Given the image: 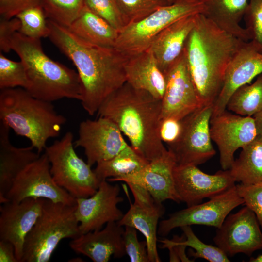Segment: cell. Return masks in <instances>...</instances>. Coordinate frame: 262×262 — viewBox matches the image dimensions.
Here are the masks:
<instances>
[{
	"label": "cell",
	"mask_w": 262,
	"mask_h": 262,
	"mask_svg": "<svg viewBox=\"0 0 262 262\" xmlns=\"http://www.w3.org/2000/svg\"><path fill=\"white\" fill-rule=\"evenodd\" d=\"M131 190L134 201L129 199L130 208L117 222L122 226H130L138 230L144 236L147 245L150 262H160L157 247V231L160 218L165 209L157 203L144 188L131 183H127Z\"/></svg>",
	"instance_id": "ac0fdd59"
},
{
	"label": "cell",
	"mask_w": 262,
	"mask_h": 262,
	"mask_svg": "<svg viewBox=\"0 0 262 262\" xmlns=\"http://www.w3.org/2000/svg\"><path fill=\"white\" fill-rule=\"evenodd\" d=\"M161 109L162 100L126 82L104 101L97 113L114 122L131 147L150 162L167 149L160 136Z\"/></svg>",
	"instance_id": "3957f363"
},
{
	"label": "cell",
	"mask_w": 262,
	"mask_h": 262,
	"mask_svg": "<svg viewBox=\"0 0 262 262\" xmlns=\"http://www.w3.org/2000/svg\"><path fill=\"white\" fill-rule=\"evenodd\" d=\"M244 17L250 41L262 52V0H249Z\"/></svg>",
	"instance_id": "d590c367"
},
{
	"label": "cell",
	"mask_w": 262,
	"mask_h": 262,
	"mask_svg": "<svg viewBox=\"0 0 262 262\" xmlns=\"http://www.w3.org/2000/svg\"><path fill=\"white\" fill-rule=\"evenodd\" d=\"M241 149L229 169L231 175L240 183H262V138L257 136Z\"/></svg>",
	"instance_id": "f1b7e54d"
},
{
	"label": "cell",
	"mask_w": 262,
	"mask_h": 262,
	"mask_svg": "<svg viewBox=\"0 0 262 262\" xmlns=\"http://www.w3.org/2000/svg\"><path fill=\"white\" fill-rule=\"evenodd\" d=\"M115 0L126 25L138 21L160 7L168 5L165 0Z\"/></svg>",
	"instance_id": "836d02e7"
},
{
	"label": "cell",
	"mask_w": 262,
	"mask_h": 262,
	"mask_svg": "<svg viewBox=\"0 0 262 262\" xmlns=\"http://www.w3.org/2000/svg\"><path fill=\"white\" fill-rule=\"evenodd\" d=\"M0 262H19L14 246L10 242L0 240Z\"/></svg>",
	"instance_id": "ee69618b"
},
{
	"label": "cell",
	"mask_w": 262,
	"mask_h": 262,
	"mask_svg": "<svg viewBox=\"0 0 262 262\" xmlns=\"http://www.w3.org/2000/svg\"><path fill=\"white\" fill-rule=\"evenodd\" d=\"M123 243L126 254L131 262H149L147 242L139 241L136 229L130 226H125Z\"/></svg>",
	"instance_id": "74e56055"
},
{
	"label": "cell",
	"mask_w": 262,
	"mask_h": 262,
	"mask_svg": "<svg viewBox=\"0 0 262 262\" xmlns=\"http://www.w3.org/2000/svg\"><path fill=\"white\" fill-rule=\"evenodd\" d=\"M258 219L246 206L229 214L217 228L213 241L228 257L238 253L250 256L262 250V231Z\"/></svg>",
	"instance_id": "7c38bea8"
},
{
	"label": "cell",
	"mask_w": 262,
	"mask_h": 262,
	"mask_svg": "<svg viewBox=\"0 0 262 262\" xmlns=\"http://www.w3.org/2000/svg\"><path fill=\"white\" fill-rule=\"evenodd\" d=\"M202 13L217 26L245 41H250L246 29L240 25L249 0H204Z\"/></svg>",
	"instance_id": "484cf974"
},
{
	"label": "cell",
	"mask_w": 262,
	"mask_h": 262,
	"mask_svg": "<svg viewBox=\"0 0 262 262\" xmlns=\"http://www.w3.org/2000/svg\"><path fill=\"white\" fill-rule=\"evenodd\" d=\"M120 192L118 184L103 180L93 195L76 198L75 215L81 234L100 229L105 224L122 218L124 214L117 206L124 200Z\"/></svg>",
	"instance_id": "e0dca14e"
},
{
	"label": "cell",
	"mask_w": 262,
	"mask_h": 262,
	"mask_svg": "<svg viewBox=\"0 0 262 262\" xmlns=\"http://www.w3.org/2000/svg\"><path fill=\"white\" fill-rule=\"evenodd\" d=\"M258 136L262 138V109L253 116Z\"/></svg>",
	"instance_id": "f6af8a7d"
},
{
	"label": "cell",
	"mask_w": 262,
	"mask_h": 262,
	"mask_svg": "<svg viewBox=\"0 0 262 262\" xmlns=\"http://www.w3.org/2000/svg\"><path fill=\"white\" fill-rule=\"evenodd\" d=\"M20 28L19 19L15 17L10 19H0V49L8 53L12 50L11 41L14 35Z\"/></svg>",
	"instance_id": "ab89813d"
},
{
	"label": "cell",
	"mask_w": 262,
	"mask_h": 262,
	"mask_svg": "<svg viewBox=\"0 0 262 262\" xmlns=\"http://www.w3.org/2000/svg\"><path fill=\"white\" fill-rule=\"evenodd\" d=\"M166 2L168 4H171L173 3H174L175 1H176V0H165Z\"/></svg>",
	"instance_id": "7dc6e473"
},
{
	"label": "cell",
	"mask_w": 262,
	"mask_h": 262,
	"mask_svg": "<svg viewBox=\"0 0 262 262\" xmlns=\"http://www.w3.org/2000/svg\"><path fill=\"white\" fill-rule=\"evenodd\" d=\"M212 140L219 152L223 170L230 169L234 153L253 141L258 136L253 116H246L224 111L211 117L210 125Z\"/></svg>",
	"instance_id": "5bb4252c"
},
{
	"label": "cell",
	"mask_w": 262,
	"mask_h": 262,
	"mask_svg": "<svg viewBox=\"0 0 262 262\" xmlns=\"http://www.w3.org/2000/svg\"><path fill=\"white\" fill-rule=\"evenodd\" d=\"M47 18L68 27L85 6V0H42Z\"/></svg>",
	"instance_id": "4dcf8cb0"
},
{
	"label": "cell",
	"mask_w": 262,
	"mask_h": 262,
	"mask_svg": "<svg viewBox=\"0 0 262 262\" xmlns=\"http://www.w3.org/2000/svg\"><path fill=\"white\" fill-rule=\"evenodd\" d=\"M10 128L0 121V203L9 201L6 195L17 175L40 154L31 146L16 147L9 139Z\"/></svg>",
	"instance_id": "603a6c76"
},
{
	"label": "cell",
	"mask_w": 262,
	"mask_h": 262,
	"mask_svg": "<svg viewBox=\"0 0 262 262\" xmlns=\"http://www.w3.org/2000/svg\"><path fill=\"white\" fill-rule=\"evenodd\" d=\"M244 204L235 185L205 202L170 214L159 223L158 235L165 237L173 229L185 226L204 225L218 228L234 209Z\"/></svg>",
	"instance_id": "30bf717a"
},
{
	"label": "cell",
	"mask_w": 262,
	"mask_h": 262,
	"mask_svg": "<svg viewBox=\"0 0 262 262\" xmlns=\"http://www.w3.org/2000/svg\"><path fill=\"white\" fill-rule=\"evenodd\" d=\"M250 262H262V254L258 255L256 257H251L249 259Z\"/></svg>",
	"instance_id": "bcb514c9"
},
{
	"label": "cell",
	"mask_w": 262,
	"mask_h": 262,
	"mask_svg": "<svg viewBox=\"0 0 262 262\" xmlns=\"http://www.w3.org/2000/svg\"><path fill=\"white\" fill-rule=\"evenodd\" d=\"M42 0H0V17L10 19L22 10L41 4Z\"/></svg>",
	"instance_id": "b9f144b4"
},
{
	"label": "cell",
	"mask_w": 262,
	"mask_h": 262,
	"mask_svg": "<svg viewBox=\"0 0 262 262\" xmlns=\"http://www.w3.org/2000/svg\"><path fill=\"white\" fill-rule=\"evenodd\" d=\"M20 22L19 33L32 38L48 37L49 29L41 4L27 8L16 16Z\"/></svg>",
	"instance_id": "1f68e13d"
},
{
	"label": "cell",
	"mask_w": 262,
	"mask_h": 262,
	"mask_svg": "<svg viewBox=\"0 0 262 262\" xmlns=\"http://www.w3.org/2000/svg\"><path fill=\"white\" fill-rule=\"evenodd\" d=\"M185 236H174L172 239H164L159 241L162 244L163 248H167L169 252L170 262H194V260L190 259L186 254V245L183 243Z\"/></svg>",
	"instance_id": "60d3db41"
},
{
	"label": "cell",
	"mask_w": 262,
	"mask_h": 262,
	"mask_svg": "<svg viewBox=\"0 0 262 262\" xmlns=\"http://www.w3.org/2000/svg\"><path fill=\"white\" fill-rule=\"evenodd\" d=\"M185 236L183 243L190 249L189 254L194 259L203 258L210 262H230L228 256L218 246L203 243L195 234L190 226L180 228Z\"/></svg>",
	"instance_id": "d6a6232c"
},
{
	"label": "cell",
	"mask_w": 262,
	"mask_h": 262,
	"mask_svg": "<svg viewBox=\"0 0 262 262\" xmlns=\"http://www.w3.org/2000/svg\"><path fill=\"white\" fill-rule=\"evenodd\" d=\"M213 106L201 107L181 120L180 135L175 143L168 145L177 164L197 166L215 154L210 134Z\"/></svg>",
	"instance_id": "9c48e42d"
},
{
	"label": "cell",
	"mask_w": 262,
	"mask_h": 262,
	"mask_svg": "<svg viewBox=\"0 0 262 262\" xmlns=\"http://www.w3.org/2000/svg\"><path fill=\"white\" fill-rule=\"evenodd\" d=\"M196 15L185 16L170 24L152 42L149 48L165 75L182 53L186 40L194 27Z\"/></svg>",
	"instance_id": "cb8c5ba5"
},
{
	"label": "cell",
	"mask_w": 262,
	"mask_h": 262,
	"mask_svg": "<svg viewBox=\"0 0 262 262\" xmlns=\"http://www.w3.org/2000/svg\"><path fill=\"white\" fill-rule=\"evenodd\" d=\"M44 199L29 197L20 202L9 201L0 206V240L14 246L21 262L25 239L40 215Z\"/></svg>",
	"instance_id": "d6986e66"
},
{
	"label": "cell",
	"mask_w": 262,
	"mask_h": 262,
	"mask_svg": "<svg viewBox=\"0 0 262 262\" xmlns=\"http://www.w3.org/2000/svg\"><path fill=\"white\" fill-rule=\"evenodd\" d=\"M165 77L161 121L167 118L181 120L202 107L188 68L184 50Z\"/></svg>",
	"instance_id": "9a60e30c"
},
{
	"label": "cell",
	"mask_w": 262,
	"mask_h": 262,
	"mask_svg": "<svg viewBox=\"0 0 262 262\" xmlns=\"http://www.w3.org/2000/svg\"><path fill=\"white\" fill-rule=\"evenodd\" d=\"M49 38L76 66L82 86V105L90 115L126 82L128 57L114 47L90 43L67 27L47 20Z\"/></svg>",
	"instance_id": "6da1fadb"
},
{
	"label": "cell",
	"mask_w": 262,
	"mask_h": 262,
	"mask_svg": "<svg viewBox=\"0 0 262 262\" xmlns=\"http://www.w3.org/2000/svg\"><path fill=\"white\" fill-rule=\"evenodd\" d=\"M182 130L181 120L167 118L161 121L160 136L167 145L175 143L179 139Z\"/></svg>",
	"instance_id": "7bdbcfd3"
},
{
	"label": "cell",
	"mask_w": 262,
	"mask_h": 262,
	"mask_svg": "<svg viewBox=\"0 0 262 262\" xmlns=\"http://www.w3.org/2000/svg\"><path fill=\"white\" fill-rule=\"evenodd\" d=\"M126 82L162 100L166 87V77L150 48L128 58L125 66Z\"/></svg>",
	"instance_id": "d4e9b609"
},
{
	"label": "cell",
	"mask_w": 262,
	"mask_h": 262,
	"mask_svg": "<svg viewBox=\"0 0 262 262\" xmlns=\"http://www.w3.org/2000/svg\"><path fill=\"white\" fill-rule=\"evenodd\" d=\"M74 143V147L84 149L91 166L112 158L129 146L116 125L102 116L81 122L78 138Z\"/></svg>",
	"instance_id": "2e32d148"
},
{
	"label": "cell",
	"mask_w": 262,
	"mask_h": 262,
	"mask_svg": "<svg viewBox=\"0 0 262 262\" xmlns=\"http://www.w3.org/2000/svg\"><path fill=\"white\" fill-rule=\"evenodd\" d=\"M76 209V204L44 199L41 213L25 239L21 262H49L62 240L80 236Z\"/></svg>",
	"instance_id": "8992f818"
},
{
	"label": "cell",
	"mask_w": 262,
	"mask_h": 262,
	"mask_svg": "<svg viewBox=\"0 0 262 262\" xmlns=\"http://www.w3.org/2000/svg\"><path fill=\"white\" fill-rule=\"evenodd\" d=\"M244 204L255 213L262 230V183L236 185Z\"/></svg>",
	"instance_id": "f35d334b"
},
{
	"label": "cell",
	"mask_w": 262,
	"mask_h": 262,
	"mask_svg": "<svg viewBox=\"0 0 262 262\" xmlns=\"http://www.w3.org/2000/svg\"><path fill=\"white\" fill-rule=\"evenodd\" d=\"M244 41L219 28L202 13L196 14L184 51L202 107L213 105L227 67Z\"/></svg>",
	"instance_id": "7a4b0ae2"
},
{
	"label": "cell",
	"mask_w": 262,
	"mask_h": 262,
	"mask_svg": "<svg viewBox=\"0 0 262 262\" xmlns=\"http://www.w3.org/2000/svg\"><path fill=\"white\" fill-rule=\"evenodd\" d=\"M85 5L119 32L126 24L115 0H85Z\"/></svg>",
	"instance_id": "8d00e7d4"
},
{
	"label": "cell",
	"mask_w": 262,
	"mask_h": 262,
	"mask_svg": "<svg viewBox=\"0 0 262 262\" xmlns=\"http://www.w3.org/2000/svg\"><path fill=\"white\" fill-rule=\"evenodd\" d=\"M11 48L25 66L28 82L25 90L32 96L50 102L64 98L82 100V86L78 73L47 56L40 39L16 32Z\"/></svg>",
	"instance_id": "277c9868"
},
{
	"label": "cell",
	"mask_w": 262,
	"mask_h": 262,
	"mask_svg": "<svg viewBox=\"0 0 262 262\" xmlns=\"http://www.w3.org/2000/svg\"><path fill=\"white\" fill-rule=\"evenodd\" d=\"M73 140V133L68 131L46 147L50 172L55 183L76 199L89 197L96 192L101 181L91 166L78 156Z\"/></svg>",
	"instance_id": "ba28073f"
},
{
	"label": "cell",
	"mask_w": 262,
	"mask_h": 262,
	"mask_svg": "<svg viewBox=\"0 0 262 262\" xmlns=\"http://www.w3.org/2000/svg\"><path fill=\"white\" fill-rule=\"evenodd\" d=\"M67 28L81 39L105 47H114L119 34V31L86 5Z\"/></svg>",
	"instance_id": "4316f807"
},
{
	"label": "cell",
	"mask_w": 262,
	"mask_h": 262,
	"mask_svg": "<svg viewBox=\"0 0 262 262\" xmlns=\"http://www.w3.org/2000/svg\"><path fill=\"white\" fill-rule=\"evenodd\" d=\"M117 222L106 224L103 229L82 234L69 243L71 249L94 262H107L112 256L121 258L126 254L124 229Z\"/></svg>",
	"instance_id": "7402d4cb"
},
{
	"label": "cell",
	"mask_w": 262,
	"mask_h": 262,
	"mask_svg": "<svg viewBox=\"0 0 262 262\" xmlns=\"http://www.w3.org/2000/svg\"><path fill=\"white\" fill-rule=\"evenodd\" d=\"M176 164L174 155L167 148L139 172L119 179L116 181L131 183L144 188L158 203L162 204L166 200L179 203L175 191L173 177Z\"/></svg>",
	"instance_id": "44dd1931"
},
{
	"label": "cell",
	"mask_w": 262,
	"mask_h": 262,
	"mask_svg": "<svg viewBox=\"0 0 262 262\" xmlns=\"http://www.w3.org/2000/svg\"><path fill=\"white\" fill-rule=\"evenodd\" d=\"M50 169V163L45 152L17 175L6 195L7 200L20 202L34 197L76 205V199L55 183Z\"/></svg>",
	"instance_id": "8fae6325"
},
{
	"label": "cell",
	"mask_w": 262,
	"mask_h": 262,
	"mask_svg": "<svg viewBox=\"0 0 262 262\" xmlns=\"http://www.w3.org/2000/svg\"><path fill=\"white\" fill-rule=\"evenodd\" d=\"M28 79L25 66L20 61L16 62L0 53V90L21 87L26 89Z\"/></svg>",
	"instance_id": "e575fe53"
},
{
	"label": "cell",
	"mask_w": 262,
	"mask_h": 262,
	"mask_svg": "<svg viewBox=\"0 0 262 262\" xmlns=\"http://www.w3.org/2000/svg\"><path fill=\"white\" fill-rule=\"evenodd\" d=\"M174 188L179 202L195 205L235 185L229 170L208 174L192 164H176L173 171Z\"/></svg>",
	"instance_id": "4fadbf2b"
},
{
	"label": "cell",
	"mask_w": 262,
	"mask_h": 262,
	"mask_svg": "<svg viewBox=\"0 0 262 262\" xmlns=\"http://www.w3.org/2000/svg\"><path fill=\"white\" fill-rule=\"evenodd\" d=\"M0 121L17 135L28 139L40 154L49 139L59 135L66 118L56 112L52 102L17 87L1 90Z\"/></svg>",
	"instance_id": "5b68a950"
},
{
	"label": "cell",
	"mask_w": 262,
	"mask_h": 262,
	"mask_svg": "<svg viewBox=\"0 0 262 262\" xmlns=\"http://www.w3.org/2000/svg\"><path fill=\"white\" fill-rule=\"evenodd\" d=\"M226 109L246 116H253L262 109V73L253 83L238 88L230 98Z\"/></svg>",
	"instance_id": "f546056e"
},
{
	"label": "cell",
	"mask_w": 262,
	"mask_h": 262,
	"mask_svg": "<svg viewBox=\"0 0 262 262\" xmlns=\"http://www.w3.org/2000/svg\"><path fill=\"white\" fill-rule=\"evenodd\" d=\"M262 73V52L251 41H244L226 71L221 90L213 105L212 117L226 110L234 92L241 86L250 83Z\"/></svg>",
	"instance_id": "ffe728a7"
},
{
	"label": "cell",
	"mask_w": 262,
	"mask_h": 262,
	"mask_svg": "<svg viewBox=\"0 0 262 262\" xmlns=\"http://www.w3.org/2000/svg\"><path fill=\"white\" fill-rule=\"evenodd\" d=\"M149 163L129 145L112 158L97 163L94 171L100 181L115 182L139 172Z\"/></svg>",
	"instance_id": "83f0119b"
},
{
	"label": "cell",
	"mask_w": 262,
	"mask_h": 262,
	"mask_svg": "<svg viewBox=\"0 0 262 262\" xmlns=\"http://www.w3.org/2000/svg\"><path fill=\"white\" fill-rule=\"evenodd\" d=\"M203 0H177L163 6L144 18L128 24L119 32L114 48L127 57L148 49L165 28L185 16L203 13Z\"/></svg>",
	"instance_id": "52a82bcc"
}]
</instances>
